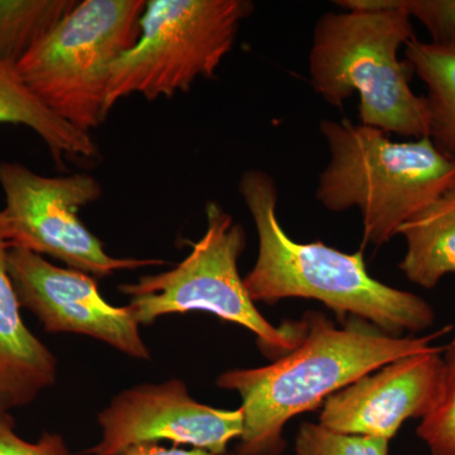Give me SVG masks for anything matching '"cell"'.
Instances as JSON below:
<instances>
[{"mask_svg":"<svg viewBox=\"0 0 455 455\" xmlns=\"http://www.w3.org/2000/svg\"><path fill=\"white\" fill-rule=\"evenodd\" d=\"M8 271L20 307L35 314L47 333L88 335L130 357H151L131 311L108 304L90 275L20 247L9 250Z\"/></svg>","mask_w":455,"mask_h":455,"instance_id":"30bf717a","label":"cell"},{"mask_svg":"<svg viewBox=\"0 0 455 455\" xmlns=\"http://www.w3.org/2000/svg\"><path fill=\"white\" fill-rule=\"evenodd\" d=\"M76 4L75 0H0V61L17 68Z\"/></svg>","mask_w":455,"mask_h":455,"instance_id":"2e32d148","label":"cell"},{"mask_svg":"<svg viewBox=\"0 0 455 455\" xmlns=\"http://www.w3.org/2000/svg\"><path fill=\"white\" fill-rule=\"evenodd\" d=\"M0 455H71L60 434H42L37 442L20 438L11 412L0 411Z\"/></svg>","mask_w":455,"mask_h":455,"instance_id":"ffe728a7","label":"cell"},{"mask_svg":"<svg viewBox=\"0 0 455 455\" xmlns=\"http://www.w3.org/2000/svg\"><path fill=\"white\" fill-rule=\"evenodd\" d=\"M320 131L331 161L320 173L316 200L334 212L358 208L364 244L387 243L455 184V161L429 137L395 142L385 132L347 118L324 119Z\"/></svg>","mask_w":455,"mask_h":455,"instance_id":"277c9868","label":"cell"},{"mask_svg":"<svg viewBox=\"0 0 455 455\" xmlns=\"http://www.w3.org/2000/svg\"><path fill=\"white\" fill-rule=\"evenodd\" d=\"M0 124L31 128L47 146L60 167L65 158H94L97 143L44 106L20 79L16 68L0 61Z\"/></svg>","mask_w":455,"mask_h":455,"instance_id":"5bb4252c","label":"cell"},{"mask_svg":"<svg viewBox=\"0 0 455 455\" xmlns=\"http://www.w3.org/2000/svg\"><path fill=\"white\" fill-rule=\"evenodd\" d=\"M301 322L300 343L274 363L218 377L220 388L238 392L242 398L238 455L283 454V429L292 418L324 405L338 391L391 362L442 349L433 341L445 333L392 337L357 317L337 328L316 311L305 314Z\"/></svg>","mask_w":455,"mask_h":455,"instance_id":"6da1fadb","label":"cell"},{"mask_svg":"<svg viewBox=\"0 0 455 455\" xmlns=\"http://www.w3.org/2000/svg\"><path fill=\"white\" fill-rule=\"evenodd\" d=\"M12 230L0 211V411L29 405L57 379L53 353L27 328L8 271Z\"/></svg>","mask_w":455,"mask_h":455,"instance_id":"7c38bea8","label":"cell"},{"mask_svg":"<svg viewBox=\"0 0 455 455\" xmlns=\"http://www.w3.org/2000/svg\"><path fill=\"white\" fill-rule=\"evenodd\" d=\"M401 4L424 26L431 44L455 49V0H401Z\"/></svg>","mask_w":455,"mask_h":455,"instance_id":"d6986e66","label":"cell"},{"mask_svg":"<svg viewBox=\"0 0 455 455\" xmlns=\"http://www.w3.org/2000/svg\"><path fill=\"white\" fill-rule=\"evenodd\" d=\"M444 349V374L438 403L421 419L416 430L431 455H455V337Z\"/></svg>","mask_w":455,"mask_h":455,"instance_id":"e0dca14e","label":"cell"},{"mask_svg":"<svg viewBox=\"0 0 455 455\" xmlns=\"http://www.w3.org/2000/svg\"><path fill=\"white\" fill-rule=\"evenodd\" d=\"M252 11L247 0L147 2L139 41L110 68L108 113L133 94L172 98L200 77L211 79Z\"/></svg>","mask_w":455,"mask_h":455,"instance_id":"52a82bcc","label":"cell"},{"mask_svg":"<svg viewBox=\"0 0 455 455\" xmlns=\"http://www.w3.org/2000/svg\"><path fill=\"white\" fill-rule=\"evenodd\" d=\"M414 38L401 0L377 11L326 13L314 28L311 85L335 108L357 92L362 125L416 140L427 137V100L412 92L410 68L398 59L401 47Z\"/></svg>","mask_w":455,"mask_h":455,"instance_id":"3957f363","label":"cell"},{"mask_svg":"<svg viewBox=\"0 0 455 455\" xmlns=\"http://www.w3.org/2000/svg\"><path fill=\"white\" fill-rule=\"evenodd\" d=\"M238 188L259 233V256L243 278L251 300L311 299L339 319L357 317L392 337L434 324L435 313L423 298L371 276L363 250L344 253L322 241L299 243L287 235L277 218L276 182L268 173L245 171Z\"/></svg>","mask_w":455,"mask_h":455,"instance_id":"7a4b0ae2","label":"cell"},{"mask_svg":"<svg viewBox=\"0 0 455 455\" xmlns=\"http://www.w3.org/2000/svg\"><path fill=\"white\" fill-rule=\"evenodd\" d=\"M405 56L427 88V137L440 154L455 161V49L415 37L406 44Z\"/></svg>","mask_w":455,"mask_h":455,"instance_id":"9a60e30c","label":"cell"},{"mask_svg":"<svg viewBox=\"0 0 455 455\" xmlns=\"http://www.w3.org/2000/svg\"><path fill=\"white\" fill-rule=\"evenodd\" d=\"M388 440L341 434L319 423L301 424L295 443V455H388Z\"/></svg>","mask_w":455,"mask_h":455,"instance_id":"ac0fdd59","label":"cell"},{"mask_svg":"<svg viewBox=\"0 0 455 455\" xmlns=\"http://www.w3.org/2000/svg\"><path fill=\"white\" fill-rule=\"evenodd\" d=\"M3 214L12 230L11 247L62 260L68 268L95 277L123 269L164 265L160 259H116L84 226L79 212L101 196L97 179L86 173L38 175L20 163H0Z\"/></svg>","mask_w":455,"mask_h":455,"instance_id":"ba28073f","label":"cell"},{"mask_svg":"<svg viewBox=\"0 0 455 455\" xmlns=\"http://www.w3.org/2000/svg\"><path fill=\"white\" fill-rule=\"evenodd\" d=\"M442 349L397 359L328 398L319 415L326 429L391 442L409 419H423L442 392Z\"/></svg>","mask_w":455,"mask_h":455,"instance_id":"8fae6325","label":"cell"},{"mask_svg":"<svg viewBox=\"0 0 455 455\" xmlns=\"http://www.w3.org/2000/svg\"><path fill=\"white\" fill-rule=\"evenodd\" d=\"M205 212V235L187 259L170 271L119 286L131 298L128 310L140 325L167 314L206 311L252 331L268 357H283L300 343L301 320L274 326L259 313L238 272L247 245L244 228L220 204L208 203Z\"/></svg>","mask_w":455,"mask_h":455,"instance_id":"8992f818","label":"cell"},{"mask_svg":"<svg viewBox=\"0 0 455 455\" xmlns=\"http://www.w3.org/2000/svg\"><path fill=\"white\" fill-rule=\"evenodd\" d=\"M406 242L400 269L410 283L431 290L455 274V184L398 230Z\"/></svg>","mask_w":455,"mask_h":455,"instance_id":"4fadbf2b","label":"cell"},{"mask_svg":"<svg viewBox=\"0 0 455 455\" xmlns=\"http://www.w3.org/2000/svg\"><path fill=\"white\" fill-rule=\"evenodd\" d=\"M103 430L89 455H121L134 445L170 440L212 453H226L228 444L243 431L242 410H220L197 403L179 379L140 385L113 398L98 416Z\"/></svg>","mask_w":455,"mask_h":455,"instance_id":"9c48e42d","label":"cell"},{"mask_svg":"<svg viewBox=\"0 0 455 455\" xmlns=\"http://www.w3.org/2000/svg\"><path fill=\"white\" fill-rule=\"evenodd\" d=\"M143 0H84L16 70L33 95L77 130L107 118L110 68L139 41Z\"/></svg>","mask_w":455,"mask_h":455,"instance_id":"5b68a950","label":"cell"},{"mask_svg":"<svg viewBox=\"0 0 455 455\" xmlns=\"http://www.w3.org/2000/svg\"><path fill=\"white\" fill-rule=\"evenodd\" d=\"M121 455H238L235 451H226V453H212V451H205V449H180V448H164L149 443V444L134 445L125 451Z\"/></svg>","mask_w":455,"mask_h":455,"instance_id":"44dd1931","label":"cell"}]
</instances>
